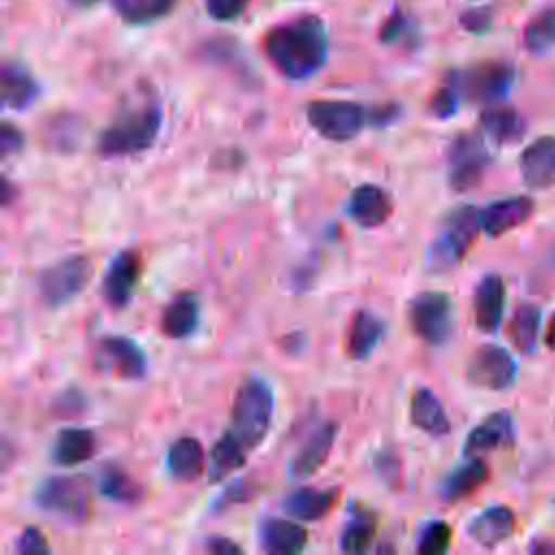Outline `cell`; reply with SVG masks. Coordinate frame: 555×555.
<instances>
[{"instance_id": "obj_7", "label": "cell", "mask_w": 555, "mask_h": 555, "mask_svg": "<svg viewBox=\"0 0 555 555\" xmlns=\"http://www.w3.org/2000/svg\"><path fill=\"white\" fill-rule=\"evenodd\" d=\"M93 275V264L82 254H72L46 267L37 278V291L48 308H61L76 299Z\"/></svg>"}, {"instance_id": "obj_19", "label": "cell", "mask_w": 555, "mask_h": 555, "mask_svg": "<svg viewBox=\"0 0 555 555\" xmlns=\"http://www.w3.org/2000/svg\"><path fill=\"white\" fill-rule=\"evenodd\" d=\"M505 310V282L496 273H488L475 288L473 312L481 332H496Z\"/></svg>"}, {"instance_id": "obj_36", "label": "cell", "mask_w": 555, "mask_h": 555, "mask_svg": "<svg viewBox=\"0 0 555 555\" xmlns=\"http://www.w3.org/2000/svg\"><path fill=\"white\" fill-rule=\"evenodd\" d=\"M176 0H113V9L128 24H152L173 9Z\"/></svg>"}, {"instance_id": "obj_40", "label": "cell", "mask_w": 555, "mask_h": 555, "mask_svg": "<svg viewBox=\"0 0 555 555\" xmlns=\"http://www.w3.org/2000/svg\"><path fill=\"white\" fill-rule=\"evenodd\" d=\"M410 39L414 41V24L412 20L401 11L397 9L379 28V39L384 43H397V41H403V39Z\"/></svg>"}, {"instance_id": "obj_30", "label": "cell", "mask_w": 555, "mask_h": 555, "mask_svg": "<svg viewBox=\"0 0 555 555\" xmlns=\"http://www.w3.org/2000/svg\"><path fill=\"white\" fill-rule=\"evenodd\" d=\"M488 477H490L488 464L473 455L468 462L460 464L455 470H451L444 477V481L440 486V496L447 503H455L460 499H466L468 494L479 490L488 481Z\"/></svg>"}, {"instance_id": "obj_50", "label": "cell", "mask_w": 555, "mask_h": 555, "mask_svg": "<svg viewBox=\"0 0 555 555\" xmlns=\"http://www.w3.org/2000/svg\"><path fill=\"white\" fill-rule=\"evenodd\" d=\"M284 338H288L291 345H282V349L288 351L291 356L299 353V351L306 347V334H304V332H295V334H288V336H284Z\"/></svg>"}, {"instance_id": "obj_5", "label": "cell", "mask_w": 555, "mask_h": 555, "mask_svg": "<svg viewBox=\"0 0 555 555\" xmlns=\"http://www.w3.org/2000/svg\"><path fill=\"white\" fill-rule=\"evenodd\" d=\"M308 124L327 141H351L371 124V108L349 100H314L306 106Z\"/></svg>"}, {"instance_id": "obj_17", "label": "cell", "mask_w": 555, "mask_h": 555, "mask_svg": "<svg viewBox=\"0 0 555 555\" xmlns=\"http://www.w3.org/2000/svg\"><path fill=\"white\" fill-rule=\"evenodd\" d=\"M509 444H514V418L507 410H499L488 414L479 425L468 431L464 440V453L473 457Z\"/></svg>"}, {"instance_id": "obj_21", "label": "cell", "mask_w": 555, "mask_h": 555, "mask_svg": "<svg viewBox=\"0 0 555 555\" xmlns=\"http://www.w3.org/2000/svg\"><path fill=\"white\" fill-rule=\"evenodd\" d=\"M199 325V299L195 293L176 295L160 314V332L167 338H189Z\"/></svg>"}, {"instance_id": "obj_6", "label": "cell", "mask_w": 555, "mask_h": 555, "mask_svg": "<svg viewBox=\"0 0 555 555\" xmlns=\"http://www.w3.org/2000/svg\"><path fill=\"white\" fill-rule=\"evenodd\" d=\"M35 505L48 514L82 522L91 512L89 481L80 475L46 477L35 492Z\"/></svg>"}, {"instance_id": "obj_49", "label": "cell", "mask_w": 555, "mask_h": 555, "mask_svg": "<svg viewBox=\"0 0 555 555\" xmlns=\"http://www.w3.org/2000/svg\"><path fill=\"white\" fill-rule=\"evenodd\" d=\"M399 115H401V108H399L397 104L373 106V108H371V124H373V126H388V124L397 121Z\"/></svg>"}, {"instance_id": "obj_38", "label": "cell", "mask_w": 555, "mask_h": 555, "mask_svg": "<svg viewBox=\"0 0 555 555\" xmlns=\"http://www.w3.org/2000/svg\"><path fill=\"white\" fill-rule=\"evenodd\" d=\"M451 538H453V531L444 520H431L421 529L416 551L421 555L447 553L449 546H451Z\"/></svg>"}, {"instance_id": "obj_14", "label": "cell", "mask_w": 555, "mask_h": 555, "mask_svg": "<svg viewBox=\"0 0 555 555\" xmlns=\"http://www.w3.org/2000/svg\"><path fill=\"white\" fill-rule=\"evenodd\" d=\"M518 169L525 186L533 191L555 186V134L529 143L520 154Z\"/></svg>"}, {"instance_id": "obj_28", "label": "cell", "mask_w": 555, "mask_h": 555, "mask_svg": "<svg viewBox=\"0 0 555 555\" xmlns=\"http://www.w3.org/2000/svg\"><path fill=\"white\" fill-rule=\"evenodd\" d=\"M336 496H338V490L293 488L282 499V509L295 520H319L334 507Z\"/></svg>"}, {"instance_id": "obj_46", "label": "cell", "mask_w": 555, "mask_h": 555, "mask_svg": "<svg viewBox=\"0 0 555 555\" xmlns=\"http://www.w3.org/2000/svg\"><path fill=\"white\" fill-rule=\"evenodd\" d=\"M24 147V132L11 121H2L0 126V154L7 158Z\"/></svg>"}, {"instance_id": "obj_24", "label": "cell", "mask_w": 555, "mask_h": 555, "mask_svg": "<svg viewBox=\"0 0 555 555\" xmlns=\"http://www.w3.org/2000/svg\"><path fill=\"white\" fill-rule=\"evenodd\" d=\"M260 548L271 555H291L299 553L308 542V531L293 522L282 518H267L258 531Z\"/></svg>"}, {"instance_id": "obj_13", "label": "cell", "mask_w": 555, "mask_h": 555, "mask_svg": "<svg viewBox=\"0 0 555 555\" xmlns=\"http://www.w3.org/2000/svg\"><path fill=\"white\" fill-rule=\"evenodd\" d=\"M141 269L143 262L137 249H121L113 256L102 280V295L111 308L121 310L130 304L141 278Z\"/></svg>"}, {"instance_id": "obj_4", "label": "cell", "mask_w": 555, "mask_h": 555, "mask_svg": "<svg viewBox=\"0 0 555 555\" xmlns=\"http://www.w3.org/2000/svg\"><path fill=\"white\" fill-rule=\"evenodd\" d=\"M275 410V395L267 379L249 377L245 379L232 403L230 431L241 440V444L251 451L256 449L269 434Z\"/></svg>"}, {"instance_id": "obj_47", "label": "cell", "mask_w": 555, "mask_h": 555, "mask_svg": "<svg viewBox=\"0 0 555 555\" xmlns=\"http://www.w3.org/2000/svg\"><path fill=\"white\" fill-rule=\"evenodd\" d=\"M492 15L488 9H468L460 15V24L468 33H483L490 28Z\"/></svg>"}, {"instance_id": "obj_53", "label": "cell", "mask_w": 555, "mask_h": 555, "mask_svg": "<svg viewBox=\"0 0 555 555\" xmlns=\"http://www.w3.org/2000/svg\"><path fill=\"white\" fill-rule=\"evenodd\" d=\"M546 345L555 351V312L551 314V319H548V325H546Z\"/></svg>"}, {"instance_id": "obj_45", "label": "cell", "mask_w": 555, "mask_h": 555, "mask_svg": "<svg viewBox=\"0 0 555 555\" xmlns=\"http://www.w3.org/2000/svg\"><path fill=\"white\" fill-rule=\"evenodd\" d=\"M251 494H254V486H251L249 481L238 479V481H234L232 486H228V488L219 494V499L215 501V512H221V509L228 507V505L243 503V501H247Z\"/></svg>"}, {"instance_id": "obj_20", "label": "cell", "mask_w": 555, "mask_h": 555, "mask_svg": "<svg viewBox=\"0 0 555 555\" xmlns=\"http://www.w3.org/2000/svg\"><path fill=\"white\" fill-rule=\"evenodd\" d=\"M384 332H386V325L377 314H373L371 310H358L351 317L349 330H347V343H345L347 356L356 362L366 360L384 338Z\"/></svg>"}, {"instance_id": "obj_32", "label": "cell", "mask_w": 555, "mask_h": 555, "mask_svg": "<svg viewBox=\"0 0 555 555\" xmlns=\"http://www.w3.org/2000/svg\"><path fill=\"white\" fill-rule=\"evenodd\" d=\"M247 449L241 444V440L228 429L208 451V479L221 481L236 468H241L247 460Z\"/></svg>"}, {"instance_id": "obj_15", "label": "cell", "mask_w": 555, "mask_h": 555, "mask_svg": "<svg viewBox=\"0 0 555 555\" xmlns=\"http://www.w3.org/2000/svg\"><path fill=\"white\" fill-rule=\"evenodd\" d=\"M347 215L360 228L371 230L388 221L392 215V199L382 186L366 182L351 191L347 199Z\"/></svg>"}, {"instance_id": "obj_27", "label": "cell", "mask_w": 555, "mask_h": 555, "mask_svg": "<svg viewBox=\"0 0 555 555\" xmlns=\"http://www.w3.org/2000/svg\"><path fill=\"white\" fill-rule=\"evenodd\" d=\"M39 95L35 76L20 63L7 61L2 65V106L9 111L28 108Z\"/></svg>"}, {"instance_id": "obj_54", "label": "cell", "mask_w": 555, "mask_h": 555, "mask_svg": "<svg viewBox=\"0 0 555 555\" xmlns=\"http://www.w3.org/2000/svg\"><path fill=\"white\" fill-rule=\"evenodd\" d=\"M74 7H91V4H95L98 0H69Z\"/></svg>"}, {"instance_id": "obj_9", "label": "cell", "mask_w": 555, "mask_h": 555, "mask_svg": "<svg viewBox=\"0 0 555 555\" xmlns=\"http://www.w3.org/2000/svg\"><path fill=\"white\" fill-rule=\"evenodd\" d=\"M408 321L423 343L440 347L453 334V301L440 291L418 293L408 304Z\"/></svg>"}, {"instance_id": "obj_8", "label": "cell", "mask_w": 555, "mask_h": 555, "mask_svg": "<svg viewBox=\"0 0 555 555\" xmlns=\"http://www.w3.org/2000/svg\"><path fill=\"white\" fill-rule=\"evenodd\" d=\"M449 76L455 80L464 98L488 106L505 100L516 82V69L505 61L477 63L464 72H451Z\"/></svg>"}, {"instance_id": "obj_10", "label": "cell", "mask_w": 555, "mask_h": 555, "mask_svg": "<svg viewBox=\"0 0 555 555\" xmlns=\"http://www.w3.org/2000/svg\"><path fill=\"white\" fill-rule=\"evenodd\" d=\"M490 165V152L486 141L475 132L457 134L447 147V180L457 193L477 186Z\"/></svg>"}, {"instance_id": "obj_3", "label": "cell", "mask_w": 555, "mask_h": 555, "mask_svg": "<svg viewBox=\"0 0 555 555\" xmlns=\"http://www.w3.org/2000/svg\"><path fill=\"white\" fill-rule=\"evenodd\" d=\"M481 230L479 210L470 204L453 208L440 223V230L431 238L425 251V267L431 273H447L455 269L473 247Z\"/></svg>"}, {"instance_id": "obj_35", "label": "cell", "mask_w": 555, "mask_h": 555, "mask_svg": "<svg viewBox=\"0 0 555 555\" xmlns=\"http://www.w3.org/2000/svg\"><path fill=\"white\" fill-rule=\"evenodd\" d=\"M80 134H82V124L78 117L69 113L50 117L43 126V143L52 152H63V154L74 152L80 143Z\"/></svg>"}, {"instance_id": "obj_42", "label": "cell", "mask_w": 555, "mask_h": 555, "mask_svg": "<svg viewBox=\"0 0 555 555\" xmlns=\"http://www.w3.org/2000/svg\"><path fill=\"white\" fill-rule=\"evenodd\" d=\"M373 466L377 477L388 483V488H401V462L392 451H377L373 457Z\"/></svg>"}, {"instance_id": "obj_34", "label": "cell", "mask_w": 555, "mask_h": 555, "mask_svg": "<svg viewBox=\"0 0 555 555\" xmlns=\"http://www.w3.org/2000/svg\"><path fill=\"white\" fill-rule=\"evenodd\" d=\"M100 494L115 503L134 505L143 499V486L119 466H106L100 477Z\"/></svg>"}, {"instance_id": "obj_48", "label": "cell", "mask_w": 555, "mask_h": 555, "mask_svg": "<svg viewBox=\"0 0 555 555\" xmlns=\"http://www.w3.org/2000/svg\"><path fill=\"white\" fill-rule=\"evenodd\" d=\"M206 551L215 553V555H230V553H241L243 546L238 542H234L232 538H223V535H210L206 540Z\"/></svg>"}, {"instance_id": "obj_26", "label": "cell", "mask_w": 555, "mask_h": 555, "mask_svg": "<svg viewBox=\"0 0 555 555\" xmlns=\"http://www.w3.org/2000/svg\"><path fill=\"white\" fill-rule=\"evenodd\" d=\"M410 421L414 427H418L429 436H447L451 431V423L440 399L425 386L412 392Z\"/></svg>"}, {"instance_id": "obj_1", "label": "cell", "mask_w": 555, "mask_h": 555, "mask_svg": "<svg viewBox=\"0 0 555 555\" xmlns=\"http://www.w3.org/2000/svg\"><path fill=\"white\" fill-rule=\"evenodd\" d=\"M269 63L288 80L312 78L327 61V28L317 15H301L273 26L262 39Z\"/></svg>"}, {"instance_id": "obj_29", "label": "cell", "mask_w": 555, "mask_h": 555, "mask_svg": "<svg viewBox=\"0 0 555 555\" xmlns=\"http://www.w3.org/2000/svg\"><path fill=\"white\" fill-rule=\"evenodd\" d=\"M206 468L204 449L197 438L182 436L169 444L167 470L178 481H195Z\"/></svg>"}, {"instance_id": "obj_44", "label": "cell", "mask_w": 555, "mask_h": 555, "mask_svg": "<svg viewBox=\"0 0 555 555\" xmlns=\"http://www.w3.org/2000/svg\"><path fill=\"white\" fill-rule=\"evenodd\" d=\"M15 551L22 555H37V553H48L50 546L46 542V535L37 527H26L15 542Z\"/></svg>"}, {"instance_id": "obj_31", "label": "cell", "mask_w": 555, "mask_h": 555, "mask_svg": "<svg viewBox=\"0 0 555 555\" xmlns=\"http://www.w3.org/2000/svg\"><path fill=\"white\" fill-rule=\"evenodd\" d=\"M375 531H377L375 512L369 509L366 505L351 503L347 522L340 531L338 546L343 553H364L375 540Z\"/></svg>"}, {"instance_id": "obj_39", "label": "cell", "mask_w": 555, "mask_h": 555, "mask_svg": "<svg viewBox=\"0 0 555 555\" xmlns=\"http://www.w3.org/2000/svg\"><path fill=\"white\" fill-rule=\"evenodd\" d=\"M460 98H462V91L460 87L455 85V80L451 76H447L444 85L431 95L429 100V113L436 115L438 119H447L451 115L457 113V106H460Z\"/></svg>"}, {"instance_id": "obj_18", "label": "cell", "mask_w": 555, "mask_h": 555, "mask_svg": "<svg viewBox=\"0 0 555 555\" xmlns=\"http://www.w3.org/2000/svg\"><path fill=\"white\" fill-rule=\"evenodd\" d=\"M336 436H338L336 421H327V423L319 425L308 436V440L301 444L297 455L291 460L288 475L291 477H308V475L317 473L323 466V462L327 460V455L336 442Z\"/></svg>"}, {"instance_id": "obj_16", "label": "cell", "mask_w": 555, "mask_h": 555, "mask_svg": "<svg viewBox=\"0 0 555 555\" xmlns=\"http://www.w3.org/2000/svg\"><path fill=\"white\" fill-rule=\"evenodd\" d=\"M533 199L529 195H514L490 202L481 212V230L490 236H503L505 232L522 225L533 215Z\"/></svg>"}, {"instance_id": "obj_33", "label": "cell", "mask_w": 555, "mask_h": 555, "mask_svg": "<svg viewBox=\"0 0 555 555\" xmlns=\"http://www.w3.org/2000/svg\"><path fill=\"white\" fill-rule=\"evenodd\" d=\"M507 334L520 353H533L540 334V308L535 304H520L509 321Z\"/></svg>"}, {"instance_id": "obj_23", "label": "cell", "mask_w": 555, "mask_h": 555, "mask_svg": "<svg viewBox=\"0 0 555 555\" xmlns=\"http://www.w3.org/2000/svg\"><path fill=\"white\" fill-rule=\"evenodd\" d=\"M479 126L499 145L520 141L527 130L525 117L514 106H505V104L486 106L479 115Z\"/></svg>"}, {"instance_id": "obj_43", "label": "cell", "mask_w": 555, "mask_h": 555, "mask_svg": "<svg viewBox=\"0 0 555 555\" xmlns=\"http://www.w3.org/2000/svg\"><path fill=\"white\" fill-rule=\"evenodd\" d=\"M251 0H204L206 13L217 22H230L245 13Z\"/></svg>"}, {"instance_id": "obj_25", "label": "cell", "mask_w": 555, "mask_h": 555, "mask_svg": "<svg viewBox=\"0 0 555 555\" xmlns=\"http://www.w3.org/2000/svg\"><path fill=\"white\" fill-rule=\"evenodd\" d=\"M98 440L91 429L65 427L56 434L52 444V462L56 466H78L95 455Z\"/></svg>"}, {"instance_id": "obj_37", "label": "cell", "mask_w": 555, "mask_h": 555, "mask_svg": "<svg viewBox=\"0 0 555 555\" xmlns=\"http://www.w3.org/2000/svg\"><path fill=\"white\" fill-rule=\"evenodd\" d=\"M525 48L531 54H544L555 46V9H544L533 15L522 33Z\"/></svg>"}, {"instance_id": "obj_11", "label": "cell", "mask_w": 555, "mask_h": 555, "mask_svg": "<svg viewBox=\"0 0 555 555\" xmlns=\"http://www.w3.org/2000/svg\"><path fill=\"white\" fill-rule=\"evenodd\" d=\"M516 360L505 347L499 345H481L468 360V382L488 388V390H505L516 379Z\"/></svg>"}, {"instance_id": "obj_2", "label": "cell", "mask_w": 555, "mask_h": 555, "mask_svg": "<svg viewBox=\"0 0 555 555\" xmlns=\"http://www.w3.org/2000/svg\"><path fill=\"white\" fill-rule=\"evenodd\" d=\"M163 111L156 102L124 111L98 137V154L104 158L134 156L150 150L160 132Z\"/></svg>"}, {"instance_id": "obj_51", "label": "cell", "mask_w": 555, "mask_h": 555, "mask_svg": "<svg viewBox=\"0 0 555 555\" xmlns=\"http://www.w3.org/2000/svg\"><path fill=\"white\" fill-rule=\"evenodd\" d=\"M531 551L533 553H555V542L546 540V538H540L531 544Z\"/></svg>"}, {"instance_id": "obj_52", "label": "cell", "mask_w": 555, "mask_h": 555, "mask_svg": "<svg viewBox=\"0 0 555 555\" xmlns=\"http://www.w3.org/2000/svg\"><path fill=\"white\" fill-rule=\"evenodd\" d=\"M13 195H15V186L11 184V180L7 176H2V206H9Z\"/></svg>"}, {"instance_id": "obj_41", "label": "cell", "mask_w": 555, "mask_h": 555, "mask_svg": "<svg viewBox=\"0 0 555 555\" xmlns=\"http://www.w3.org/2000/svg\"><path fill=\"white\" fill-rule=\"evenodd\" d=\"M87 408V399L78 388H67L63 390L54 403H52V412L56 418H78Z\"/></svg>"}, {"instance_id": "obj_12", "label": "cell", "mask_w": 555, "mask_h": 555, "mask_svg": "<svg viewBox=\"0 0 555 555\" xmlns=\"http://www.w3.org/2000/svg\"><path fill=\"white\" fill-rule=\"evenodd\" d=\"M98 369L121 379H143L147 373V358L128 336H104L95 349Z\"/></svg>"}, {"instance_id": "obj_22", "label": "cell", "mask_w": 555, "mask_h": 555, "mask_svg": "<svg viewBox=\"0 0 555 555\" xmlns=\"http://www.w3.org/2000/svg\"><path fill=\"white\" fill-rule=\"evenodd\" d=\"M514 531V512L507 505H492L470 518L466 533L481 546H496Z\"/></svg>"}]
</instances>
